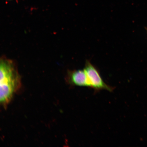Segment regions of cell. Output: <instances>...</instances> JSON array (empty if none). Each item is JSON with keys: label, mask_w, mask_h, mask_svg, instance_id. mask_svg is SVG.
I'll return each instance as SVG.
<instances>
[{"label": "cell", "mask_w": 147, "mask_h": 147, "mask_svg": "<svg viewBox=\"0 0 147 147\" xmlns=\"http://www.w3.org/2000/svg\"><path fill=\"white\" fill-rule=\"evenodd\" d=\"M0 72V102L5 107L19 88L21 82L15 64L12 60L3 57L1 58Z\"/></svg>", "instance_id": "1"}, {"label": "cell", "mask_w": 147, "mask_h": 147, "mask_svg": "<svg viewBox=\"0 0 147 147\" xmlns=\"http://www.w3.org/2000/svg\"><path fill=\"white\" fill-rule=\"evenodd\" d=\"M84 69L87 75L91 84V88H92L95 91L105 90L112 92L114 89V88L108 85L104 81L98 70L89 61H86Z\"/></svg>", "instance_id": "2"}, {"label": "cell", "mask_w": 147, "mask_h": 147, "mask_svg": "<svg viewBox=\"0 0 147 147\" xmlns=\"http://www.w3.org/2000/svg\"><path fill=\"white\" fill-rule=\"evenodd\" d=\"M69 82L73 85L91 88L87 75L84 70H78L69 73Z\"/></svg>", "instance_id": "3"}, {"label": "cell", "mask_w": 147, "mask_h": 147, "mask_svg": "<svg viewBox=\"0 0 147 147\" xmlns=\"http://www.w3.org/2000/svg\"><path fill=\"white\" fill-rule=\"evenodd\" d=\"M146 29L147 33V27L146 28Z\"/></svg>", "instance_id": "4"}]
</instances>
